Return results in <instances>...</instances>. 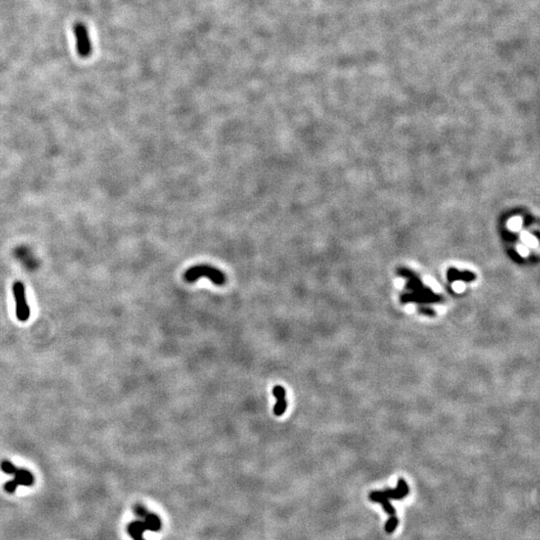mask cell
<instances>
[{
  "label": "cell",
  "instance_id": "7a4b0ae2",
  "mask_svg": "<svg viewBox=\"0 0 540 540\" xmlns=\"http://www.w3.org/2000/svg\"><path fill=\"white\" fill-rule=\"evenodd\" d=\"M208 278L213 284L221 286L226 282V276L221 270L208 264H199L192 266L185 271L183 278L188 283H194L199 278Z\"/></svg>",
  "mask_w": 540,
  "mask_h": 540
},
{
  "label": "cell",
  "instance_id": "277c9868",
  "mask_svg": "<svg viewBox=\"0 0 540 540\" xmlns=\"http://www.w3.org/2000/svg\"><path fill=\"white\" fill-rule=\"evenodd\" d=\"M73 34L76 42V50L80 57H88L92 52L88 29L82 22H75L73 25Z\"/></svg>",
  "mask_w": 540,
  "mask_h": 540
},
{
  "label": "cell",
  "instance_id": "7c38bea8",
  "mask_svg": "<svg viewBox=\"0 0 540 540\" xmlns=\"http://www.w3.org/2000/svg\"><path fill=\"white\" fill-rule=\"evenodd\" d=\"M378 502L381 503V505L383 506V508H384V510H385V512H386L387 514H389V515H395V509H394V507L390 504V502H389L388 499L381 498V499L378 500Z\"/></svg>",
  "mask_w": 540,
  "mask_h": 540
},
{
  "label": "cell",
  "instance_id": "ba28073f",
  "mask_svg": "<svg viewBox=\"0 0 540 540\" xmlns=\"http://www.w3.org/2000/svg\"><path fill=\"white\" fill-rule=\"evenodd\" d=\"M521 240L523 241L524 244H526L527 246H530L532 248H536L538 246V240L535 236L531 235L530 233L528 232H522L521 233Z\"/></svg>",
  "mask_w": 540,
  "mask_h": 540
},
{
  "label": "cell",
  "instance_id": "9a60e30c",
  "mask_svg": "<svg viewBox=\"0 0 540 540\" xmlns=\"http://www.w3.org/2000/svg\"><path fill=\"white\" fill-rule=\"evenodd\" d=\"M453 286H454L455 290H461L462 287H463V284H462V282H460V281H455L454 284H453Z\"/></svg>",
  "mask_w": 540,
  "mask_h": 540
},
{
  "label": "cell",
  "instance_id": "6da1fadb",
  "mask_svg": "<svg viewBox=\"0 0 540 540\" xmlns=\"http://www.w3.org/2000/svg\"><path fill=\"white\" fill-rule=\"evenodd\" d=\"M135 515L137 519L128 525V533L134 540H144L146 531H157L160 529V519L153 513H150L142 505L134 507Z\"/></svg>",
  "mask_w": 540,
  "mask_h": 540
},
{
  "label": "cell",
  "instance_id": "8fae6325",
  "mask_svg": "<svg viewBox=\"0 0 540 540\" xmlns=\"http://www.w3.org/2000/svg\"><path fill=\"white\" fill-rule=\"evenodd\" d=\"M507 226L512 231H518L522 226V219L520 217H518V216L512 217V218L509 219Z\"/></svg>",
  "mask_w": 540,
  "mask_h": 540
},
{
  "label": "cell",
  "instance_id": "3957f363",
  "mask_svg": "<svg viewBox=\"0 0 540 540\" xmlns=\"http://www.w3.org/2000/svg\"><path fill=\"white\" fill-rule=\"evenodd\" d=\"M15 303H16V317L19 321L25 322L30 317V308L25 296V286L21 281H16L12 287Z\"/></svg>",
  "mask_w": 540,
  "mask_h": 540
},
{
  "label": "cell",
  "instance_id": "30bf717a",
  "mask_svg": "<svg viewBox=\"0 0 540 540\" xmlns=\"http://www.w3.org/2000/svg\"><path fill=\"white\" fill-rule=\"evenodd\" d=\"M397 524H398V518L395 515H391V517L387 520L385 524V531L387 533H392L395 530Z\"/></svg>",
  "mask_w": 540,
  "mask_h": 540
},
{
  "label": "cell",
  "instance_id": "8992f818",
  "mask_svg": "<svg viewBox=\"0 0 540 540\" xmlns=\"http://www.w3.org/2000/svg\"><path fill=\"white\" fill-rule=\"evenodd\" d=\"M272 394L276 399L275 405L273 407V413L276 416H282L287 408L286 400V390L280 385H276L272 389Z\"/></svg>",
  "mask_w": 540,
  "mask_h": 540
},
{
  "label": "cell",
  "instance_id": "9c48e42d",
  "mask_svg": "<svg viewBox=\"0 0 540 540\" xmlns=\"http://www.w3.org/2000/svg\"><path fill=\"white\" fill-rule=\"evenodd\" d=\"M0 468L1 470L6 473V474H9V475H14L15 472L17 471V467L12 463L10 462L9 460H3L0 464Z\"/></svg>",
  "mask_w": 540,
  "mask_h": 540
},
{
  "label": "cell",
  "instance_id": "52a82bcc",
  "mask_svg": "<svg viewBox=\"0 0 540 540\" xmlns=\"http://www.w3.org/2000/svg\"><path fill=\"white\" fill-rule=\"evenodd\" d=\"M13 476H14V481L17 483V485L31 486L34 483V476L32 475L30 471L26 469H23V468L17 469V471L15 472Z\"/></svg>",
  "mask_w": 540,
  "mask_h": 540
},
{
  "label": "cell",
  "instance_id": "5bb4252c",
  "mask_svg": "<svg viewBox=\"0 0 540 540\" xmlns=\"http://www.w3.org/2000/svg\"><path fill=\"white\" fill-rule=\"evenodd\" d=\"M517 251L518 253L523 256V257H526L528 254H529V249L527 248V246H525L524 244H520L517 246Z\"/></svg>",
  "mask_w": 540,
  "mask_h": 540
},
{
  "label": "cell",
  "instance_id": "4fadbf2b",
  "mask_svg": "<svg viewBox=\"0 0 540 540\" xmlns=\"http://www.w3.org/2000/svg\"><path fill=\"white\" fill-rule=\"evenodd\" d=\"M17 483L14 481V479L10 480V481H7L5 484H4V489L6 492L8 493H13L15 492L16 488H17Z\"/></svg>",
  "mask_w": 540,
  "mask_h": 540
},
{
  "label": "cell",
  "instance_id": "5b68a950",
  "mask_svg": "<svg viewBox=\"0 0 540 540\" xmlns=\"http://www.w3.org/2000/svg\"><path fill=\"white\" fill-rule=\"evenodd\" d=\"M409 492L408 485L404 479L400 478L398 481V485L395 489H385L384 491H373L369 494V499L374 502H378L379 499H402L405 498L406 495Z\"/></svg>",
  "mask_w": 540,
  "mask_h": 540
}]
</instances>
